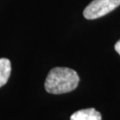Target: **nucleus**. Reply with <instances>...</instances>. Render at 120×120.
<instances>
[{
    "label": "nucleus",
    "mask_w": 120,
    "mask_h": 120,
    "mask_svg": "<svg viewBox=\"0 0 120 120\" xmlns=\"http://www.w3.org/2000/svg\"><path fill=\"white\" fill-rule=\"evenodd\" d=\"M115 50H116V52L120 55V40H118L116 43V45H115Z\"/></svg>",
    "instance_id": "5"
},
{
    "label": "nucleus",
    "mask_w": 120,
    "mask_h": 120,
    "mask_svg": "<svg viewBox=\"0 0 120 120\" xmlns=\"http://www.w3.org/2000/svg\"><path fill=\"white\" fill-rule=\"evenodd\" d=\"M79 77L72 69L57 67L48 73L45 82L47 93L52 94H61L75 90L78 86Z\"/></svg>",
    "instance_id": "1"
},
{
    "label": "nucleus",
    "mask_w": 120,
    "mask_h": 120,
    "mask_svg": "<svg viewBox=\"0 0 120 120\" xmlns=\"http://www.w3.org/2000/svg\"><path fill=\"white\" fill-rule=\"evenodd\" d=\"M120 5V0H93L84 10V17L95 20L106 15Z\"/></svg>",
    "instance_id": "2"
},
{
    "label": "nucleus",
    "mask_w": 120,
    "mask_h": 120,
    "mask_svg": "<svg viewBox=\"0 0 120 120\" xmlns=\"http://www.w3.org/2000/svg\"><path fill=\"white\" fill-rule=\"evenodd\" d=\"M70 120H101V114L93 108L85 109L73 113Z\"/></svg>",
    "instance_id": "3"
},
{
    "label": "nucleus",
    "mask_w": 120,
    "mask_h": 120,
    "mask_svg": "<svg viewBox=\"0 0 120 120\" xmlns=\"http://www.w3.org/2000/svg\"><path fill=\"white\" fill-rule=\"evenodd\" d=\"M11 75V61L6 58L0 59V87L4 86Z\"/></svg>",
    "instance_id": "4"
}]
</instances>
